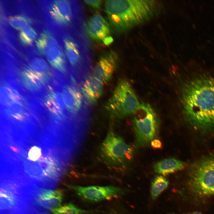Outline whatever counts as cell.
I'll use <instances>...</instances> for the list:
<instances>
[{
	"label": "cell",
	"instance_id": "cb8c5ba5",
	"mask_svg": "<svg viewBox=\"0 0 214 214\" xmlns=\"http://www.w3.org/2000/svg\"><path fill=\"white\" fill-rule=\"evenodd\" d=\"M51 211L54 214H84L87 212L72 203L60 206Z\"/></svg>",
	"mask_w": 214,
	"mask_h": 214
},
{
	"label": "cell",
	"instance_id": "ba28073f",
	"mask_svg": "<svg viewBox=\"0 0 214 214\" xmlns=\"http://www.w3.org/2000/svg\"><path fill=\"white\" fill-rule=\"evenodd\" d=\"M132 120L136 140L141 146L148 144L157 136L159 122L152 108L147 103H140L134 111Z\"/></svg>",
	"mask_w": 214,
	"mask_h": 214
},
{
	"label": "cell",
	"instance_id": "4dcf8cb0",
	"mask_svg": "<svg viewBox=\"0 0 214 214\" xmlns=\"http://www.w3.org/2000/svg\"><path fill=\"white\" fill-rule=\"evenodd\" d=\"M43 214H50V213H48L47 212V211H46V212L45 211L44 212Z\"/></svg>",
	"mask_w": 214,
	"mask_h": 214
},
{
	"label": "cell",
	"instance_id": "ffe728a7",
	"mask_svg": "<svg viewBox=\"0 0 214 214\" xmlns=\"http://www.w3.org/2000/svg\"><path fill=\"white\" fill-rule=\"evenodd\" d=\"M186 164L176 158L165 159L155 163L153 165L154 171L157 173L166 176L184 169Z\"/></svg>",
	"mask_w": 214,
	"mask_h": 214
},
{
	"label": "cell",
	"instance_id": "7402d4cb",
	"mask_svg": "<svg viewBox=\"0 0 214 214\" xmlns=\"http://www.w3.org/2000/svg\"><path fill=\"white\" fill-rule=\"evenodd\" d=\"M39 52L42 55H45L52 48L58 46L56 39L48 32H44L41 34L36 43Z\"/></svg>",
	"mask_w": 214,
	"mask_h": 214
},
{
	"label": "cell",
	"instance_id": "5b68a950",
	"mask_svg": "<svg viewBox=\"0 0 214 214\" xmlns=\"http://www.w3.org/2000/svg\"><path fill=\"white\" fill-rule=\"evenodd\" d=\"M186 186L188 195L197 201L214 195V152L192 164L188 172Z\"/></svg>",
	"mask_w": 214,
	"mask_h": 214
},
{
	"label": "cell",
	"instance_id": "d6986e66",
	"mask_svg": "<svg viewBox=\"0 0 214 214\" xmlns=\"http://www.w3.org/2000/svg\"><path fill=\"white\" fill-rule=\"evenodd\" d=\"M87 30L90 37L96 41L103 40L108 36L110 31L108 23L98 13L95 14L90 18Z\"/></svg>",
	"mask_w": 214,
	"mask_h": 214
},
{
	"label": "cell",
	"instance_id": "9a60e30c",
	"mask_svg": "<svg viewBox=\"0 0 214 214\" xmlns=\"http://www.w3.org/2000/svg\"><path fill=\"white\" fill-rule=\"evenodd\" d=\"M79 195L91 201H98L108 199L121 193L118 188L113 186H73L71 187Z\"/></svg>",
	"mask_w": 214,
	"mask_h": 214
},
{
	"label": "cell",
	"instance_id": "6da1fadb",
	"mask_svg": "<svg viewBox=\"0 0 214 214\" xmlns=\"http://www.w3.org/2000/svg\"><path fill=\"white\" fill-rule=\"evenodd\" d=\"M37 131L26 132L12 140L8 147V162L12 172L32 184L42 185L53 177L62 163L56 140Z\"/></svg>",
	"mask_w": 214,
	"mask_h": 214
},
{
	"label": "cell",
	"instance_id": "8992f818",
	"mask_svg": "<svg viewBox=\"0 0 214 214\" xmlns=\"http://www.w3.org/2000/svg\"><path fill=\"white\" fill-rule=\"evenodd\" d=\"M32 191L14 180L1 178L0 214H26L30 207Z\"/></svg>",
	"mask_w": 214,
	"mask_h": 214
},
{
	"label": "cell",
	"instance_id": "52a82bcc",
	"mask_svg": "<svg viewBox=\"0 0 214 214\" xmlns=\"http://www.w3.org/2000/svg\"><path fill=\"white\" fill-rule=\"evenodd\" d=\"M81 85L73 77L64 85L62 93L65 106L70 118L77 126L87 127L89 115V106L85 101L81 91Z\"/></svg>",
	"mask_w": 214,
	"mask_h": 214
},
{
	"label": "cell",
	"instance_id": "44dd1931",
	"mask_svg": "<svg viewBox=\"0 0 214 214\" xmlns=\"http://www.w3.org/2000/svg\"><path fill=\"white\" fill-rule=\"evenodd\" d=\"M48 62L55 69L62 74L67 71V62L64 54L58 46L51 49L46 54Z\"/></svg>",
	"mask_w": 214,
	"mask_h": 214
},
{
	"label": "cell",
	"instance_id": "484cf974",
	"mask_svg": "<svg viewBox=\"0 0 214 214\" xmlns=\"http://www.w3.org/2000/svg\"><path fill=\"white\" fill-rule=\"evenodd\" d=\"M8 21L10 25L14 28L21 30L28 26L31 21L25 16L17 15L10 17Z\"/></svg>",
	"mask_w": 214,
	"mask_h": 214
},
{
	"label": "cell",
	"instance_id": "603a6c76",
	"mask_svg": "<svg viewBox=\"0 0 214 214\" xmlns=\"http://www.w3.org/2000/svg\"><path fill=\"white\" fill-rule=\"evenodd\" d=\"M169 181L164 177L158 176L152 180L151 182V194L153 199H155L167 187Z\"/></svg>",
	"mask_w": 214,
	"mask_h": 214
},
{
	"label": "cell",
	"instance_id": "f546056e",
	"mask_svg": "<svg viewBox=\"0 0 214 214\" xmlns=\"http://www.w3.org/2000/svg\"><path fill=\"white\" fill-rule=\"evenodd\" d=\"M183 214H202V213L199 212L194 211L191 212L185 213Z\"/></svg>",
	"mask_w": 214,
	"mask_h": 214
},
{
	"label": "cell",
	"instance_id": "3957f363",
	"mask_svg": "<svg viewBox=\"0 0 214 214\" xmlns=\"http://www.w3.org/2000/svg\"><path fill=\"white\" fill-rule=\"evenodd\" d=\"M157 3L150 0H107L105 10L115 31L121 32L149 19L156 13Z\"/></svg>",
	"mask_w": 214,
	"mask_h": 214
},
{
	"label": "cell",
	"instance_id": "f1b7e54d",
	"mask_svg": "<svg viewBox=\"0 0 214 214\" xmlns=\"http://www.w3.org/2000/svg\"><path fill=\"white\" fill-rule=\"evenodd\" d=\"M103 40V42L105 45H108L113 42V39L111 37L108 36L105 38Z\"/></svg>",
	"mask_w": 214,
	"mask_h": 214
},
{
	"label": "cell",
	"instance_id": "8fae6325",
	"mask_svg": "<svg viewBox=\"0 0 214 214\" xmlns=\"http://www.w3.org/2000/svg\"><path fill=\"white\" fill-rule=\"evenodd\" d=\"M101 151L103 157L109 163L119 165L130 161L133 150L123 139L112 130H110L102 143Z\"/></svg>",
	"mask_w": 214,
	"mask_h": 214
},
{
	"label": "cell",
	"instance_id": "7a4b0ae2",
	"mask_svg": "<svg viewBox=\"0 0 214 214\" xmlns=\"http://www.w3.org/2000/svg\"><path fill=\"white\" fill-rule=\"evenodd\" d=\"M182 88V109L188 124L200 133L214 134V77H196Z\"/></svg>",
	"mask_w": 214,
	"mask_h": 214
},
{
	"label": "cell",
	"instance_id": "d4e9b609",
	"mask_svg": "<svg viewBox=\"0 0 214 214\" xmlns=\"http://www.w3.org/2000/svg\"><path fill=\"white\" fill-rule=\"evenodd\" d=\"M37 35V33L34 29L28 26L21 30L19 37L22 43L25 45H29L33 42Z\"/></svg>",
	"mask_w": 214,
	"mask_h": 214
},
{
	"label": "cell",
	"instance_id": "4316f807",
	"mask_svg": "<svg viewBox=\"0 0 214 214\" xmlns=\"http://www.w3.org/2000/svg\"><path fill=\"white\" fill-rule=\"evenodd\" d=\"M85 2L95 9H98L100 7L102 1L101 0H84Z\"/></svg>",
	"mask_w": 214,
	"mask_h": 214
},
{
	"label": "cell",
	"instance_id": "5bb4252c",
	"mask_svg": "<svg viewBox=\"0 0 214 214\" xmlns=\"http://www.w3.org/2000/svg\"><path fill=\"white\" fill-rule=\"evenodd\" d=\"M44 103L48 111L55 119L65 125H74L66 108L62 93L50 92L45 96Z\"/></svg>",
	"mask_w": 214,
	"mask_h": 214
},
{
	"label": "cell",
	"instance_id": "7c38bea8",
	"mask_svg": "<svg viewBox=\"0 0 214 214\" xmlns=\"http://www.w3.org/2000/svg\"><path fill=\"white\" fill-rule=\"evenodd\" d=\"M0 100L8 117L16 123L24 121L26 116V103L23 98L15 89L4 84L0 90Z\"/></svg>",
	"mask_w": 214,
	"mask_h": 214
},
{
	"label": "cell",
	"instance_id": "83f0119b",
	"mask_svg": "<svg viewBox=\"0 0 214 214\" xmlns=\"http://www.w3.org/2000/svg\"><path fill=\"white\" fill-rule=\"evenodd\" d=\"M151 143V146L155 148L160 149L162 147V144L161 141L159 139H154L152 140Z\"/></svg>",
	"mask_w": 214,
	"mask_h": 214
},
{
	"label": "cell",
	"instance_id": "9c48e42d",
	"mask_svg": "<svg viewBox=\"0 0 214 214\" xmlns=\"http://www.w3.org/2000/svg\"><path fill=\"white\" fill-rule=\"evenodd\" d=\"M139 104L130 84L126 80L122 79L117 84L106 108L113 115L121 118L133 114Z\"/></svg>",
	"mask_w": 214,
	"mask_h": 214
},
{
	"label": "cell",
	"instance_id": "4fadbf2b",
	"mask_svg": "<svg viewBox=\"0 0 214 214\" xmlns=\"http://www.w3.org/2000/svg\"><path fill=\"white\" fill-rule=\"evenodd\" d=\"M63 196V192L60 189L35 188L31 194V206L38 210L51 211L60 206Z\"/></svg>",
	"mask_w": 214,
	"mask_h": 214
},
{
	"label": "cell",
	"instance_id": "2e32d148",
	"mask_svg": "<svg viewBox=\"0 0 214 214\" xmlns=\"http://www.w3.org/2000/svg\"><path fill=\"white\" fill-rule=\"evenodd\" d=\"M118 61L116 53L111 51L105 53L100 58L93 72V76L103 84L111 79Z\"/></svg>",
	"mask_w": 214,
	"mask_h": 214
},
{
	"label": "cell",
	"instance_id": "ac0fdd59",
	"mask_svg": "<svg viewBox=\"0 0 214 214\" xmlns=\"http://www.w3.org/2000/svg\"><path fill=\"white\" fill-rule=\"evenodd\" d=\"M84 100L89 106L95 104L102 95L103 84L93 76L89 75L81 87Z\"/></svg>",
	"mask_w": 214,
	"mask_h": 214
},
{
	"label": "cell",
	"instance_id": "e0dca14e",
	"mask_svg": "<svg viewBox=\"0 0 214 214\" xmlns=\"http://www.w3.org/2000/svg\"><path fill=\"white\" fill-rule=\"evenodd\" d=\"M51 72H45L34 69L29 65L24 67L19 75L21 82L26 89L32 91H37L49 81Z\"/></svg>",
	"mask_w": 214,
	"mask_h": 214
},
{
	"label": "cell",
	"instance_id": "1f68e13d",
	"mask_svg": "<svg viewBox=\"0 0 214 214\" xmlns=\"http://www.w3.org/2000/svg\"><path fill=\"white\" fill-rule=\"evenodd\" d=\"M174 214L173 213H171V214Z\"/></svg>",
	"mask_w": 214,
	"mask_h": 214
},
{
	"label": "cell",
	"instance_id": "277c9868",
	"mask_svg": "<svg viewBox=\"0 0 214 214\" xmlns=\"http://www.w3.org/2000/svg\"><path fill=\"white\" fill-rule=\"evenodd\" d=\"M70 75L82 84L89 75L91 59L85 25L70 29L63 40Z\"/></svg>",
	"mask_w": 214,
	"mask_h": 214
},
{
	"label": "cell",
	"instance_id": "30bf717a",
	"mask_svg": "<svg viewBox=\"0 0 214 214\" xmlns=\"http://www.w3.org/2000/svg\"><path fill=\"white\" fill-rule=\"evenodd\" d=\"M50 13L55 21L62 26L72 29L84 24L81 5L78 1H55Z\"/></svg>",
	"mask_w": 214,
	"mask_h": 214
}]
</instances>
